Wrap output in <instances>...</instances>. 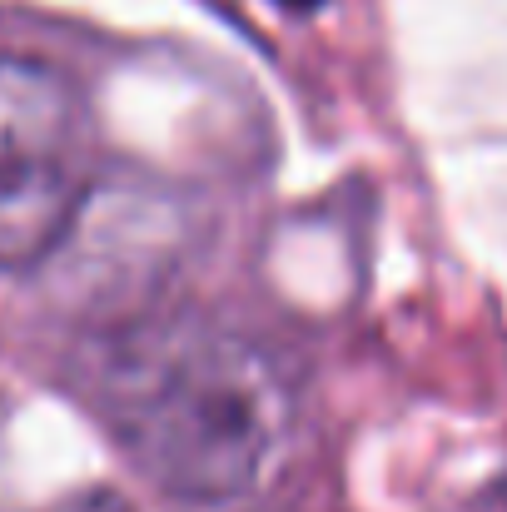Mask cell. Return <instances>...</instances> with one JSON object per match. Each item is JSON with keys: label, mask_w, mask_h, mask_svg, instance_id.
<instances>
[{"label": "cell", "mask_w": 507, "mask_h": 512, "mask_svg": "<svg viewBox=\"0 0 507 512\" xmlns=\"http://www.w3.org/2000/svg\"><path fill=\"white\" fill-rule=\"evenodd\" d=\"M90 170L80 90L40 60H0V269H30L60 249Z\"/></svg>", "instance_id": "7a4b0ae2"}, {"label": "cell", "mask_w": 507, "mask_h": 512, "mask_svg": "<svg viewBox=\"0 0 507 512\" xmlns=\"http://www.w3.org/2000/svg\"><path fill=\"white\" fill-rule=\"evenodd\" d=\"M90 388L140 473L184 503L254 493L294 438V393L279 363L209 319L125 324L100 343Z\"/></svg>", "instance_id": "6da1fadb"}, {"label": "cell", "mask_w": 507, "mask_h": 512, "mask_svg": "<svg viewBox=\"0 0 507 512\" xmlns=\"http://www.w3.org/2000/svg\"><path fill=\"white\" fill-rule=\"evenodd\" d=\"M279 5H289V10H314L319 0H279Z\"/></svg>", "instance_id": "3957f363"}]
</instances>
